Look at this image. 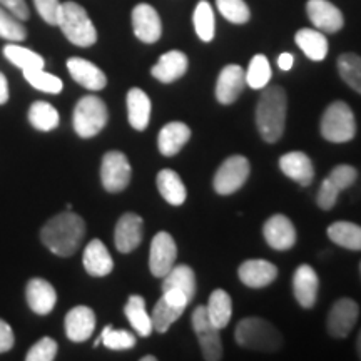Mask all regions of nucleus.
<instances>
[{
  "label": "nucleus",
  "instance_id": "15",
  "mask_svg": "<svg viewBox=\"0 0 361 361\" xmlns=\"http://www.w3.org/2000/svg\"><path fill=\"white\" fill-rule=\"evenodd\" d=\"M134 34L144 44H154L161 39L162 24L159 13L149 4H139L133 11Z\"/></svg>",
  "mask_w": 361,
  "mask_h": 361
},
{
  "label": "nucleus",
  "instance_id": "46",
  "mask_svg": "<svg viewBox=\"0 0 361 361\" xmlns=\"http://www.w3.org/2000/svg\"><path fill=\"white\" fill-rule=\"evenodd\" d=\"M35 8L40 13V17L51 25H57L59 13H61L62 4L59 0H34Z\"/></svg>",
  "mask_w": 361,
  "mask_h": 361
},
{
  "label": "nucleus",
  "instance_id": "44",
  "mask_svg": "<svg viewBox=\"0 0 361 361\" xmlns=\"http://www.w3.org/2000/svg\"><path fill=\"white\" fill-rule=\"evenodd\" d=\"M356 178H358V173H356V169L350 164L336 166V168L331 169V173H329V176H328V179L331 180V183L335 184L340 191L353 186Z\"/></svg>",
  "mask_w": 361,
  "mask_h": 361
},
{
  "label": "nucleus",
  "instance_id": "45",
  "mask_svg": "<svg viewBox=\"0 0 361 361\" xmlns=\"http://www.w3.org/2000/svg\"><path fill=\"white\" fill-rule=\"evenodd\" d=\"M340 189H338L335 184L331 183L328 178L323 180L322 186H319L318 196H316V202H318L319 209L323 211H329L333 209L338 201V196H340Z\"/></svg>",
  "mask_w": 361,
  "mask_h": 361
},
{
  "label": "nucleus",
  "instance_id": "38",
  "mask_svg": "<svg viewBox=\"0 0 361 361\" xmlns=\"http://www.w3.org/2000/svg\"><path fill=\"white\" fill-rule=\"evenodd\" d=\"M338 72L351 89L361 94V57L356 54H341L338 57Z\"/></svg>",
  "mask_w": 361,
  "mask_h": 361
},
{
  "label": "nucleus",
  "instance_id": "8",
  "mask_svg": "<svg viewBox=\"0 0 361 361\" xmlns=\"http://www.w3.org/2000/svg\"><path fill=\"white\" fill-rule=\"evenodd\" d=\"M192 328L200 341L202 358L206 361L223 360V341L219 329L211 323L206 306H197L192 313Z\"/></svg>",
  "mask_w": 361,
  "mask_h": 361
},
{
  "label": "nucleus",
  "instance_id": "13",
  "mask_svg": "<svg viewBox=\"0 0 361 361\" xmlns=\"http://www.w3.org/2000/svg\"><path fill=\"white\" fill-rule=\"evenodd\" d=\"M306 12L316 29L326 34H335L345 25V17L340 8L328 0H308Z\"/></svg>",
  "mask_w": 361,
  "mask_h": 361
},
{
  "label": "nucleus",
  "instance_id": "26",
  "mask_svg": "<svg viewBox=\"0 0 361 361\" xmlns=\"http://www.w3.org/2000/svg\"><path fill=\"white\" fill-rule=\"evenodd\" d=\"M189 139H191V129L184 123H169L161 129L159 137H157V147L162 156L171 157L176 156L178 152L186 146Z\"/></svg>",
  "mask_w": 361,
  "mask_h": 361
},
{
  "label": "nucleus",
  "instance_id": "51",
  "mask_svg": "<svg viewBox=\"0 0 361 361\" xmlns=\"http://www.w3.org/2000/svg\"><path fill=\"white\" fill-rule=\"evenodd\" d=\"M356 350H358V356H360V360H361V331H360V335H358V340H356Z\"/></svg>",
  "mask_w": 361,
  "mask_h": 361
},
{
  "label": "nucleus",
  "instance_id": "31",
  "mask_svg": "<svg viewBox=\"0 0 361 361\" xmlns=\"http://www.w3.org/2000/svg\"><path fill=\"white\" fill-rule=\"evenodd\" d=\"M124 313L128 316L130 326L134 328V331L137 333L139 336L147 338L152 331H154V328H152L151 314H147L146 301H144L142 296L139 295L130 296L128 303L124 306Z\"/></svg>",
  "mask_w": 361,
  "mask_h": 361
},
{
  "label": "nucleus",
  "instance_id": "6",
  "mask_svg": "<svg viewBox=\"0 0 361 361\" xmlns=\"http://www.w3.org/2000/svg\"><path fill=\"white\" fill-rule=\"evenodd\" d=\"M107 119V107L101 97L85 96L80 99L74 109L72 123H74V130L82 139H90L97 135L106 128Z\"/></svg>",
  "mask_w": 361,
  "mask_h": 361
},
{
  "label": "nucleus",
  "instance_id": "40",
  "mask_svg": "<svg viewBox=\"0 0 361 361\" xmlns=\"http://www.w3.org/2000/svg\"><path fill=\"white\" fill-rule=\"evenodd\" d=\"M0 37L11 42H22L27 37V30L22 22L2 6H0Z\"/></svg>",
  "mask_w": 361,
  "mask_h": 361
},
{
  "label": "nucleus",
  "instance_id": "10",
  "mask_svg": "<svg viewBox=\"0 0 361 361\" xmlns=\"http://www.w3.org/2000/svg\"><path fill=\"white\" fill-rule=\"evenodd\" d=\"M133 169L121 151H109L102 157L101 164V180L107 192H121L129 186Z\"/></svg>",
  "mask_w": 361,
  "mask_h": 361
},
{
  "label": "nucleus",
  "instance_id": "27",
  "mask_svg": "<svg viewBox=\"0 0 361 361\" xmlns=\"http://www.w3.org/2000/svg\"><path fill=\"white\" fill-rule=\"evenodd\" d=\"M152 104L142 89L133 87L128 92V119L135 130H144L151 121Z\"/></svg>",
  "mask_w": 361,
  "mask_h": 361
},
{
  "label": "nucleus",
  "instance_id": "14",
  "mask_svg": "<svg viewBox=\"0 0 361 361\" xmlns=\"http://www.w3.org/2000/svg\"><path fill=\"white\" fill-rule=\"evenodd\" d=\"M263 236L269 247L276 251H288L296 245V229L290 218L274 214L263 226Z\"/></svg>",
  "mask_w": 361,
  "mask_h": 361
},
{
  "label": "nucleus",
  "instance_id": "53",
  "mask_svg": "<svg viewBox=\"0 0 361 361\" xmlns=\"http://www.w3.org/2000/svg\"><path fill=\"white\" fill-rule=\"evenodd\" d=\"M360 269H361V266H360Z\"/></svg>",
  "mask_w": 361,
  "mask_h": 361
},
{
  "label": "nucleus",
  "instance_id": "1",
  "mask_svg": "<svg viewBox=\"0 0 361 361\" xmlns=\"http://www.w3.org/2000/svg\"><path fill=\"white\" fill-rule=\"evenodd\" d=\"M85 236V223L79 214L66 211L49 219L40 231V239L54 255L72 256Z\"/></svg>",
  "mask_w": 361,
  "mask_h": 361
},
{
  "label": "nucleus",
  "instance_id": "47",
  "mask_svg": "<svg viewBox=\"0 0 361 361\" xmlns=\"http://www.w3.org/2000/svg\"><path fill=\"white\" fill-rule=\"evenodd\" d=\"M0 6L7 8V11L19 20H27L30 16L25 0H0Z\"/></svg>",
  "mask_w": 361,
  "mask_h": 361
},
{
  "label": "nucleus",
  "instance_id": "19",
  "mask_svg": "<svg viewBox=\"0 0 361 361\" xmlns=\"http://www.w3.org/2000/svg\"><path fill=\"white\" fill-rule=\"evenodd\" d=\"M238 274L245 286L259 290L278 278V268L266 259H247L239 266Z\"/></svg>",
  "mask_w": 361,
  "mask_h": 361
},
{
  "label": "nucleus",
  "instance_id": "32",
  "mask_svg": "<svg viewBox=\"0 0 361 361\" xmlns=\"http://www.w3.org/2000/svg\"><path fill=\"white\" fill-rule=\"evenodd\" d=\"M207 314L211 323L218 329H223L233 318V300L224 290H214L207 301Z\"/></svg>",
  "mask_w": 361,
  "mask_h": 361
},
{
  "label": "nucleus",
  "instance_id": "5",
  "mask_svg": "<svg viewBox=\"0 0 361 361\" xmlns=\"http://www.w3.org/2000/svg\"><path fill=\"white\" fill-rule=\"evenodd\" d=\"M356 134V121L351 107L343 101L328 106L322 117V135L329 142H348Z\"/></svg>",
  "mask_w": 361,
  "mask_h": 361
},
{
  "label": "nucleus",
  "instance_id": "16",
  "mask_svg": "<svg viewBox=\"0 0 361 361\" xmlns=\"http://www.w3.org/2000/svg\"><path fill=\"white\" fill-rule=\"evenodd\" d=\"M246 85V72L241 66L229 64L221 71L218 80H216V99L218 102L229 106L238 101Z\"/></svg>",
  "mask_w": 361,
  "mask_h": 361
},
{
  "label": "nucleus",
  "instance_id": "52",
  "mask_svg": "<svg viewBox=\"0 0 361 361\" xmlns=\"http://www.w3.org/2000/svg\"><path fill=\"white\" fill-rule=\"evenodd\" d=\"M142 361H156V356H151V355H149V356H144Z\"/></svg>",
  "mask_w": 361,
  "mask_h": 361
},
{
  "label": "nucleus",
  "instance_id": "34",
  "mask_svg": "<svg viewBox=\"0 0 361 361\" xmlns=\"http://www.w3.org/2000/svg\"><path fill=\"white\" fill-rule=\"evenodd\" d=\"M29 121L35 129L47 133V130L57 128L61 117H59L56 107L51 106L49 102L35 101L29 109Z\"/></svg>",
  "mask_w": 361,
  "mask_h": 361
},
{
  "label": "nucleus",
  "instance_id": "49",
  "mask_svg": "<svg viewBox=\"0 0 361 361\" xmlns=\"http://www.w3.org/2000/svg\"><path fill=\"white\" fill-rule=\"evenodd\" d=\"M293 64H295V57L291 56L290 52H284L281 56L278 57V67L281 71H291L293 69Z\"/></svg>",
  "mask_w": 361,
  "mask_h": 361
},
{
  "label": "nucleus",
  "instance_id": "30",
  "mask_svg": "<svg viewBox=\"0 0 361 361\" xmlns=\"http://www.w3.org/2000/svg\"><path fill=\"white\" fill-rule=\"evenodd\" d=\"M161 290H179L180 293H184V295L188 296L189 301H192L194 295H196V274H194V271L186 264H174L173 269L162 278Z\"/></svg>",
  "mask_w": 361,
  "mask_h": 361
},
{
  "label": "nucleus",
  "instance_id": "17",
  "mask_svg": "<svg viewBox=\"0 0 361 361\" xmlns=\"http://www.w3.org/2000/svg\"><path fill=\"white\" fill-rule=\"evenodd\" d=\"M144 223L139 214L126 213L116 224L114 243L119 252H133L142 243Z\"/></svg>",
  "mask_w": 361,
  "mask_h": 361
},
{
  "label": "nucleus",
  "instance_id": "23",
  "mask_svg": "<svg viewBox=\"0 0 361 361\" xmlns=\"http://www.w3.org/2000/svg\"><path fill=\"white\" fill-rule=\"evenodd\" d=\"M67 69H69L72 79L85 89L101 90L106 87V74L90 61H85V59L80 57H72L67 61Z\"/></svg>",
  "mask_w": 361,
  "mask_h": 361
},
{
  "label": "nucleus",
  "instance_id": "29",
  "mask_svg": "<svg viewBox=\"0 0 361 361\" xmlns=\"http://www.w3.org/2000/svg\"><path fill=\"white\" fill-rule=\"evenodd\" d=\"M295 42L298 47L305 52V56L311 61H324L328 56V39L318 29H301L295 35Z\"/></svg>",
  "mask_w": 361,
  "mask_h": 361
},
{
  "label": "nucleus",
  "instance_id": "28",
  "mask_svg": "<svg viewBox=\"0 0 361 361\" xmlns=\"http://www.w3.org/2000/svg\"><path fill=\"white\" fill-rule=\"evenodd\" d=\"M157 189H159L162 200L169 202L171 206H180L184 204L188 197L186 186H184L180 176L173 169H162L157 174Z\"/></svg>",
  "mask_w": 361,
  "mask_h": 361
},
{
  "label": "nucleus",
  "instance_id": "4",
  "mask_svg": "<svg viewBox=\"0 0 361 361\" xmlns=\"http://www.w3.org/2000/svg\"><path fill=\"white\" fill-rule=\"evenodd\" d=\"M57 25L64 32L67 39L79 47H90L97 42V30L92 20L89 19L87 12L75 2L62 4L59 13Z\"/></svg>",
  "mask_w": 361,
  "mask_h": 361
},
{
  "label": "nucleus",
  "instance_id": "9",
  "mask_svg": "<svg viewBox=\"0 0 361 361\" xmlns=\"http://www.w3.org/2000/svg\"><path fill=\"white\" fill-rule=\"evenodd\" d=\"M191 301L188 300V296L179 290H168L162 291V296L157 301L154 310H152L151 319H152V328L157 333H166L173 326V323L183 316L184 310L188 308V305Z\"/></svg>",
  "mask_w": 361,
  "mask_h": 361
},
{
  "label": "nucleus",
  "instance_id": "48",
  "mask_svg": "<svg viewBox=\"0 0 361 361\" xmlns=\"http://www.w3.org/2000/svg\"><path fill=\"white\" fill-rule=\"evenodd\" d=\"M13 341H16V338H13L12 328L4 319H0V353H6V351L11 350Z\"/></svg>",
  "mask_w": 361,
  "mask_h": 361
},
{
  "label": "nucleus",
  "instance_id": "2",
  "mask_svg": "<svg viewBox=\"0 0 361 361\" xmlns=\"http://www.w3.org/2000/svg\"><path fill=\"white\" fill-rule=\"evenodd\" d=\"M288 99L281 85L264 87L256 107V126L266 142H278L286 126Z\"/></svg>",
  "mask_w": 361,
  "mask_h": 361
},
{
  "label": "nucleus",
  "instance_id": "41",
  "mask_svg": "<svg viewBox=\"0 0 361 361\" xmlns=\"http://www.w3.org/2000/svg\"><path fill=\"white\" fill-rule=\"evenodd\" d=\"M221 16L233 24H246L251 12L245 0H216Z\"/></svg>",
  "mask_w": 361,
  "mask_h": 361
},
{
  "label": "nucleus",
  "instance_id": "25",
  "mask_svg": "<svg viewBox=\"0 0 361 361\" xmlns=\"http://www.w3.org/2000/svg\"><path fill=\"white\" fill-rule=\"evenodd\" d=\"M84 269L90 276H107L114 269V261H112L111 252L101 239H92L84 250L82 256Z\"/></svg>",
  "mask_w": 361,
  "mask_h": 361
},
{
  "label": "nucleus",
  "instance_id": "50",
  "mask_svg": "<svg viewBox=\"0 0 361 361\" xmlns=\"http://www.w3.org/2000/svg\"><path fill=\"white\" fill-rule=\"evenodd\" d=\"M8 101V82L6 75L0 72V106Z\"/></svg>",
  "mask_w": 361,
  "mask_h": 361
},
{
  "label": "nucleus",
  "instance_id": "18",
  "mask_svg": "<svg viewBox=\"0 0 361 361\" xmlns=\"http://www.w3.org/2000/svg\"><path fill=\"white\" fill-rule=\"evenodd\" d=\"M319 279L310 264H301L293 276V293L301 308H313L318 300Z\"/></svg>",
  "mask_w": 361,
  "mask_h": 361
},
{
  "label": "nucleus",
  "instance_id": "43",
  "mask_svg": "<svg viewBox=\"0 0 361 361\" xmlns=\"http://www.w3.org/2000/svg\"><path fill=\"white\" fill-rule=\"evenodd\" d=\"M57 356V343L52 338H42L27 351V361H52Z\"/></svg>",
  "mask_w": 361,
  "mask_h": 361
},
{
  "label": "nucleus",
  "instance_id": "22",
  "mask_svg": "<svg viewBox=\"0 0 361 361\" xmlns=\"http://www.w3.org/2000/svg\"><path fill=\"white\" fill-rule=\"evenodd\" d=\"M188 57L180 51H169L162 54L157 64L151 69L152 78L162 84H171L183 78L188 71Z\"/></svg>",
  "mask_w": 361,
  "mask_h": 361
},
{
  "label": "nucleus",
  "instance_id": "33",
  "mask_svg": "<svg viewBox=\"0 0 361 361\" xmlns=\"http://www.w3.org/2000/svg\"><path fill=\"white\" fill-rule=\"evenodd\" d=\"M328 238L338 246L361 251V226L350 221H336L328 228Z\"/></svg>",
  "mask_w": 361,
  "mask_h": 361
},
{
  "label": "nucleus",
  "instance_id": "7",
  "mask_svg": "<svg viewBox=\"0 0 361 361\" xmlns=\"http://www.w3.org/2000/svg\"><path fill=\"white\" fill-rule=\"evenodd\" d=\"M251 166L245 156H231L219 166L214 174L213 186L214 191L221 196H229L245 186L250 178Z\"/></svg>",
  "mask_w": 361,
  "mask_h": 361
},
{
  "label": "nucleus",
  "instance_id": "35",
  "mask_svg": "<svg viewBox=\"0 0 361 361\" xmlns=\"http://www.w3.org/2000/svg\"><path fill=\"white\" fill-rule=\"evenodd\" d=\"M192 24L202 42H211L214 39V12L207 0H201L194 8Z\"/></svg>",
  "mask_w": 361,
  "mask_h": 361
},
{
  "label": "nucleus",
  "instance_id": "24",
  "mask_svg": "<svg viewBox=\"0 0 361 361\" xmlns=\"http://www.w3.org/2000/svg\"><path fill=\"white\" fill-rule=\"evenodd\" d=\"M27 303L37 314H49L57 303V293L49 281L42 278L30 279L25 290Z\"/></svg>",
  "mask_w": 361,
  "mask_h": 361
},
{
  "label": "nucleus",
  "instance_id": "21",
  "mask_svg": "<svg viewBox=\"0 0 361 361\" xmlns=\"http://www.w3.org/2000/svg\"><path fill=\"white\" fill-rule=\"evenodd\" d=\"M279 169L283 171L284 176L296 180L301 186H310L314 179V168L313 162L305 152L291 151L288 154L281 156L279 159Z\"/></svg>",
  "mask_w": 361,
  "mask_h": 361
},
{
  "label": "nucleus",
  "instance_id": "37",
  "mask_svg": "<svg viewBox=\"0 0 361 361\" xmlns=\"http://www.w3.org/2000/svg\"><path fill=\"white\" fill-rule=\"evenodd\" d=\"M271 75H273V72H271L268 57L263 54H256L251 59L250 67L246 71V85H250L255 90L264 89L269 84Z\"/></svg>",
  "mask_w": 361,
  "mask_h": 361
},
{
  "label": "nucleus",
  "instance_id": "12",
  "mask_svg": "<svg viewBox=\"0 0 361 361\" xmlns=\"http://www.w3.org/2000/svg\"><path fill=\"white\" fill-rule=\"evenodd\" d=\"M360 308L351 298H341L331 306L328 313V333L335 338H346L358 322Z\"/></svg>",
  "mask_w": 361,
  "mask_h": 361
},
{
  "label": "nucleus",
  "instance_id": "20",
  "mask_svg": "<svg viewBox=\"0 0 361 361\" xmlns=\"http://www.w3.org/2000/svg\"><path fill=\"white\" fill-rule=\"evenodd\" d=\"M96 329V314L89 306H75L66 316V335L71 341L82 343Z\"/></svg>",
  "mask_w": 361,
  "mask_h": 361
},
{
  "label": "nucleus",
  "instance_id": "11",
  "mask_svg": "<svg viewBox=\"0 0 361 361\" xmlns=\"http://www.w3.org/2000/svg\"><path fill=\"white\" fill-rule=\"evenodd\" d=\"M178 259V246L169 233L159 231L152 238L149 250V269L156 278H164Z\"/></svg>",
  "mask_w": 361,
  "mask_h": 361
},
{
  "label": "nucleus",
  "instance_id": "3",
  "mask_svg": "<svg viewBox=\"0 0 361 361\" xmlns=\"http://www.w3.org/2000/svg\"><path fill=\"white\" fill-rule=\"evenodd\" d=\"M234 338L241 348L263 351V353H273L283 345V336L278 328L263 318H256V316L241 319L234 329Z\"/></svg>",
  "mask_w": 361,
  "mask_h": 361
},
{
  "label": "nucleus",
  "instance_id": "39",
  "mask_svg": "<svg viewBox=\"0 0 361 361\" xmlns=\"http://www.w3.org/2000/svg\"><path fill=\"white\" fill-rule=\"evenodd\" d=\"M24 78L32 87L47 94H59L64 87L62 80L56 78V75L49 74L44 69H35V71H24Z\"/></svg>",
  "mask_w": 361,
  "mask_h": 361
},
{
  "label": "nucleus",
  "instance_id": "36",
  "mask_svg": "<svg viewBox=\"0 0 361 361\" xmlns=\"http://www.w3.org/2000/svg\"><path fill=\"white\" fill-rule=\"evenodd\" d=\"M4 56L7 57V61H11L13 66L20 67L22 71H35V69H44V59L35 54L34 51L27 47H20V45L8 44L4 47Z\"/></svg>",
  "mask_w": 361,
  "mask_h": 361
},
{
  "label": "nucleus",
  "instance_id": "42",
  "mask_svg": "<svg viewBox=\"0 0 361 361\" xmlns=\"http://www.w3.org/2000/svg\"><path fill=\"white\" fill-rule=\"evenodd\" d=\"M101 343H104L109 350L121 351L134 348L135 338L133 333L126 331V329H114V326L107 324L101 333Z\"/></svg>",
  "mask_w": 361,
  "mask_h": 361
}]
</instances>
